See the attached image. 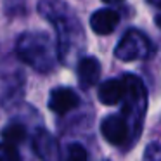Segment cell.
I'll return each instance as SVG.
<instances>
[{
	"mask_svg": "<svg viewBox=\"0 0 161 161\" xmlns=\"http://www.w3.org/2000/svg\"><path fill=\"white\" fill-rule=\"evenodd\" d=\"M99 101L106 106H114L125 97V81L118 80V78H111L101 83L99 87Z\"/></svg>",
	"mask_w": 161,
	"mask_h": 161,
	"instance_id": "8",
	"label": "cell"
},
{
	"mask_svg": "<svg viewBox=\"0 0 161 161\" xmlns=\"http://www.w3.org/2000/svg\"><path fill=\"white\" fill-rule=\"evenodd\" d=\"M101 78V64L95 57H83L78 63V80L83 88H90Z\"/></svg>",
	"mask_w": 161,
	"mask_h": 161,
	"instance_id": "7",
	"label": "cell"
},
{
	"mask_svg": "<svg viewBox=\"0 0 161 161\" xmlns=\"http://www.w3.org/2000/svg\"><path fill=\"white\" fill-rule=\"evenodd\" d=\"M19 54L23 61L31 64L36 69H50L54 64V54L50 40L45 35L26 33L19 40Z\"/></svg>",
	"mask_w": 161,
	"mask_h": 161,
	"instance_id": "1",
	"label": "cell"
},
{
	"mask_svg": "<svg viewBox=\"0 0 161 161\" xmlns=\"http://www.w3.org/2000/svg\"><path fill=\"white\" fill-rule=\"evenodd\" d=\"M156 25L161 28V16H158V18H156Z\"/></svg>",
	"mask_w": 161,
	"mask_h": 161,
	"instance_id": "14",
	"label": "cell"
},
{
	"mask_svg": "<svg viewBox=\"0 0 161 161\" xmlns=\"http://www.w3.org/2000/svg\"><path fill=\"white\" fill-rule=\"evenodd\" d=\"M0 161H21V156L14 144L0 142Z\"/></svg>",
	"mask_w": 161,
	"mask_h": 161,
	"instance_id": "10",
	"label": "cell"
},
{
	"mask_svg": "<svg viewBox=\"0 0 161 161\" xmlns=\"http://www.w3.org/2000/svg\"><path fill=\"white\" fill-rule=\"evenodd\" d=\"M33 146H35V151L42 161H59V146L47 130L40 128L35 133Z\"/></svg>",
	"mask_w": 161,
	"mask_h": 161,
	"instance_id": "5",
	"label": "cell"
},
{
	"mask_svg": "<svg viewBox=\"0 0 161 161\" xmlns=\"http://www.w3.org/2000/svg\"><path fill=\"white\" fill-rule=\"evenodd\" d=\"M2 137H4L5 142L9 144H21L23 140L26 139V128L25 125H21V123H12V125H9L7 128H4V132H2Z\"/></svg>",
	"mask_w": 161,
	"mask_h": 161,
	"instance_id": "9",
	"label": "cell"
},
{
	"mask_svg": "<svg viewBox=\"0 0 161 161\" xmlns=\"http://www.w3.org/2000/svg\"><path fill=\"white\" fill-rule=\"evenodd\" d=\"M80 104V97L76 95V92L66 87H59L54 88L50 92V99H49V108L57 114H66V113L73 111L78 108Z\"/></svg>",
	"mask_w": 161,
	"mask_h": 161,
	"instance_id": "4",
	"label": "cell"
},
{
	"mask_svg": "<svg viewBox=\"0 0 161 161\" xmlns=\"http://www.w3.org/2000/svg\"><path fill=\"white\" fill-rule=\"evenodd\" d=\"M144 161H161V146L159 144H151L147 147Z\"/></svg>",
	"mask_w": 161,
	"mask_h": 161,
	"instance_id": "12",
	"label": "cell"
},
{
	"mask_svg": "<svg viewBox=\"0 0 161 161\" xmlns=\"http://www.w3.org/2000/svg\"><path fill=\"white\" fill-rule=\"evenodd\" d=\"M101 132L104 139L113 146H121L128 137V125L125 118L119 114H111L102 119L101 123Z\"/></svg>",
	"mask_w": 161,
	"mask_h": 161,
	"instance_id": "3",
	"label": "cell"
},
{
	"mask_svg": "<svg viewBox=\"0 0 161 161\" xmlns=\"http://www.w3.org/2000/svg\"><path fill=\"white\" fill-rule=\"evenodd\" d=\"M151 54V43L147 40V36H144L137 30H130L125 33L121 40L118 42L114 49V56L118 59L130 63V61H137L147 57Z\"/></svg>",
	"mask_w": 161,
	"mask_h": 161,
	"instance_id": "2",
	"label": "cell"
},
{
	"mask_svg": "<svg viewBox=\"0 0 161 161\" xmlns=\"http://www.w3.org/2000/svg\"><path fill=\"white\" fill-rule=\"evenodd\" d=\"M104 2H114V0H104Z\"/></svg>",
	"mask_w": 161,
	"mask_h": 161,
	"instance_id": "15",
	"label": "cell"
},
{
	"mask_svg": "<svg viewBox=\"0 0 161 161\" xmlns=\"http://www.w3.org/2000/svg\"><path fill=\"white\" fill-rule=\"evenodd\" d=\"M119 23V14L113 9H99L90 18V28L97 35H109Z\"/></svg>",
	"mask_w": 161,
	"mask_h": 161,
	"instance_id": "6",
	"label": "cell"
},
{
	"mask_svg": "<svg viewBox=\"0 0 161 161\" xmlns=\"http://www.w3.org/2000/svg\"><path fill=\"white\" fill-rule=\"evenodd\" d=\"M149 2L154 5V7H161V0H149Z\"/></svg>",
	"mask_w": 161,
	"mask_h": 161,
	"instance_id": "13",
	"label": "cell"
},
{
	"mask_svg": "<svg viewBox=\"0 0 161 161\" xmlns=\"http://www.w3.org/2000/svg\"><path fill=\"white\" fill-rule=\"evenodd\" d=\"M64 161H88L87 151L81 144H71L68 147V156Z\"/></svg>",
	"mask_w": 161,
	"mask_h": 161,
	"instance_id": "11",
	"label": "cell"
}]
</instances>
